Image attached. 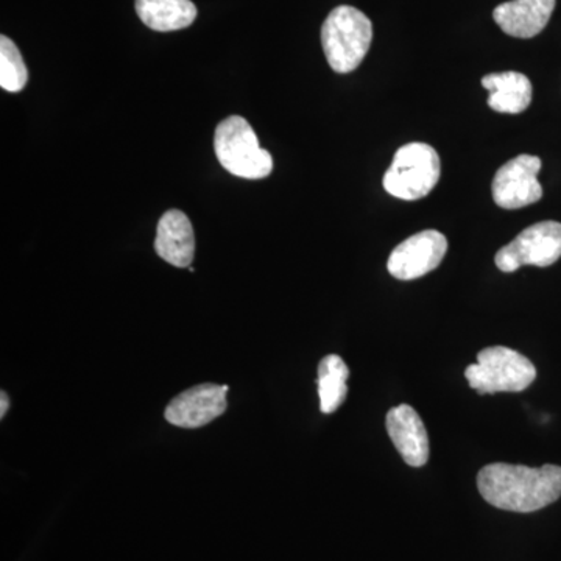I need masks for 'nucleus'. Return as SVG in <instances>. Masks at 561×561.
<instances>
[{"mask_svg": "<svg viewBox=\"0 0 561 561\" xmlns=\"http://www.w3.org/2000/svg\"><path fill=\"white\" fill-rule=\"evenodd\" d=\"M154 250L169 264L190 267L195 256V236L190 217L183 210L171 209L161 217Z\"/></svg>", "mask_w": 561, "mask_h": 561, "instance_id": "obj_12", "label": "nucleus"}, {"mask_svg": "<svg viewBox=\"0 0 561 561\" xmlns=\"http://www.w3.org/2000/svg\"><path fill=\"white\" fill-rule=\"evenodd\" d=\"M440 157L434 147L423 142L402 146L394 153L389 171L383 175V190L400 201H420L440 180Z\"/></svg>", "mask_w": 561, "mask_h": 561, "instance_id": "obj_4", "label": "nucleus"}, {"mask_svg": "<svg viewBox=\"0 0 561 561\" xmlns=\"http://www.w3.org/2000/svg\"><path fill=\"white\" fill-rule=\"evenodd\" d=\"M139 20L154 32H175L190 27L197 18L191 0H136Z\"/></svg>", "mask_w": 561, "mask_h": 561, "instance_id": "obj_14", "label": "nucleus"}, {"mask_svg": "<svg viewBox=\"0 0 561 561\" xmlns=\"http://www.w3.org/2000/svg\"><path fill=\"white\" fill-rule=\"evenodd\" d=\"M350 370L341 356L324 357L319 365V397L320 408L323 413H334L345 402L348 394L346 379Z\"/></svg>", "mask_w": 561, "mask_h": 561, "instance_id": "obj_15", "label": "nucleus"}, {"mask_svg": "<svg viewBox=\"0 0 561 561\" xmlns=\"http://www.w3.org/2000/svg\"><path fill=\"white\" fill-rule=\"evenodd\" d=\"M478 489L483 500L516 513L541 511L561 496V467L541 468L524 465L491 463L478 476Z\"/></svg>", "mask_w": 561, "mask_h": 561, "instance_id": "obj_1", "label": "nucleus"}, {"mask_svg": "<svg viewBox=\"0 0 561 561\" xmlns=\"http://www.w3.org/2000/svg\"><path fill=\"white\" fill-rule=\"evenodd\" d=\"M28 80V70L16 44L2 35L0 38V87L9 92L24 90Z\"/></svg>", "mask_w": 561, "mask_h": 561, "instance_id": "obj_16", "label": "nucleus"}, {"mask_svg": "<svg viewBox=\"0 0 561 561\" xmlns=\"http://www.w3.org/2000/svg\"><path fill=\"white\" fill-rule=\"evenodd\" d=\"M448 241L442 232L421 231L391 251L387 268L393 278L412 280L435 271L445 260Z\"/></svg>", "mask_w": 561, "mask_h": 561, "instance_id": "obj_8", "label": "nucleus"}, {"mask_svg": "<svg viewBox=\"0 0 561 561\" xmlns=\"http://www.w3.org/2000/svg\"><path fill=\"white\" fill-rule=\"evenodd\" d=\"M561 257V224L559 221H540L519 232L508 245L497 251V268L512 273L523 265L549 267Z\"/></svg>", "mask_w": 561, "mask_h": 561, "instance_id": "obj_6", "label": "nucleus"}, {"mask_svg": "<svg viewBox=\"0 0 561 561\" xmlns=\"http://www.w3.org/2000/svg\"><path fill=\"white\" fill-rule=\"evenodd\" d=\"M556 0H511L493 11V20L513 38L529 39L540 35L551 20Z\"/></svg>", "mask_w": 561, "mask_h": 561, "instance_id": "obj_11", "label": "nucleus"}, {"mask_svg": "<svg viewBox=\"0 0 561 561\" xmlns=\"http://www.w3.org/2000/svg\"><path fill=\"white\" fill-rule=\"evenodd\" d=\"M471 389L479 394L523 391L537 379V368L518 351L490 346L478 354V364L465 371Z\"/></svg>", "mask_w": 561, "mask_h": 561, "instance_id": "obj_5", "label": "nucleus"}, {"mask_svg": "<svg viewBox=\"0 0 561 561\" xmlns=\"http://www.w3.org/2000/svg\"><path fill=\"white\" fill-rule=\"evenodd\" d=\"M373 41L371 21L360 10L341 5L331 11L321 27V44L328 65L337 73L359 68Z\"/></svg>", "mask_w": 561, "mask_h": 561, "instance_id": "obj_2", "label": "nucleus"}, {"mask_svg": "<svg viewBox=\"0 0 561 561\" xmlns=\"http://www.w3.org/2000/svg\"><path fill=\"white\" fill-rule=\"evenodd\" d=\"M387 432L405 463L420 468L430 460V437L419 413L411 405L391 409L386 419Z\"/></svg>", "mask_w": 561, "mask_h": 561, "instance_id": "obj_10", "label": "nucleus"}, {"mask_svg": "<svg viewBox=\"0 0 561 561\" xmlns=\"http://www.w3.org/2000/svg\"><path fill=\"white\" fill-rule=\"evenodd\" d=\"M0 404H2L0 405V419H5L7 411H9L10 408L9 397H7L5 391L0 393Z\"/></svg>", "mask_w": 561, "mask_h": 561, "instance_id": "obj_17", "label": "nucleus"}, {"mask_svg": "<svg viewBox=\"0 0 561 561\" xmlns=\"http://www.w3.org/2000/svg\"><path fill=\"white\" fill-rule=\"evenodd\" d=\"M490 92L489 106L497 113L519 114L529 108L534 88L522 72L490 73L482 79Z\"/></svg>", "mask_w": 561, "mask_h": 561, "instance_id": "obj_13", "label": "nucleus"}, {"mask_svg": "<svg viewBox=\"0 0 561 561\" xmlns=\"http://www.w3.org/2000/svg\"><path fill=\"white\" fill-rule=\"evenodd\" d=\"M228 386L202 383L173 398L165 409V420L176 427L195 430L219 419L227 411Z\"/></svg>", "mask_w": 561, "mask_h": 561, "instance_id": "obj_9", "label": "nucleus"}, {"mask_svg": "<svg viewBox=\"0 0 561 561\" xmlns=\"http://www.w3.org/2000/svg\"><path fill=\"white\" fill-rule=\"evenodd\" d=\"M541 160L531 154H519L504 165L494 175V203L502 209H522L540 202L542 187L538 181Z\"/></svg>", "mask_w": 561, "mask_h": 561, "instance_id": "obj_7", "label": "nucleus"}, {"mask_svg": "<svg viewBox=\"0 0 561 561\" xmlns=\"http://www.w3.org/2000/svg\"><path fill=\"white\" fill-rule=\"evenodd\" d=\"M214 149L221 168L241 179L261 180L273 171L272 154L262 149L256 133L241 116L228 117L217 125Z\"/></svg>", "mask_w": 561, "mask_h": 561, "instance_id": "obj_3", "label": "nucleus"}]
</instances>
